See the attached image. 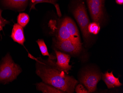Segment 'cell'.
<instances>
[{"mask_svg": "<svg viewBox=\"0 0 123 93\" xmlns=\"http://www.w3.org/2000/svg\"><path fill=\"white\" fill-rule=\"evenodd\" d=\"M34 59L36 61V73L43 82L65 93H74L78 81L57 68L55 56L50 55L47 60L41 57Z\"/></svg>", "mask_w": 123, "mask_h": 93, "instance_id": "1", "label": "cell"}, {"mask_svg": "<svg viewBox=\"0 0 123 93\" xmlns=\"http://www.w3.org/2000/svg\"><path fill=\"white\" fill-rule=\"evenodd\" d=\"M21 71L20 67L13 61L8 53L0 64V83L5 84L12 82L16 79Z\"/></svg>", "mask_w": 123, "mask_h": 93, "instance_id": "2", "label": "cell"}, {"mask_svg": "<svg viewBox=\"0 0 123 93\" xmlns=\"http://www.w3.org/2000/svg\"><path fill=\"white\" fill-rule=\"evenodd\" d=\"M56 33L57 39L71 40L77 43L82 44L76 25L74 21L69 17H65L61 21Z\"/></svg>", "mask_w": 123, "mask_h": 93, "instance_id": "3", "label": "cell"}, {"mask_svg": "<svg viewBox=\"0 0 123 93\" xmlns=\"http://www.w3.org/2000/svg\"><path fill=\"white\" fill-rule=\"evenodd\" d=\"M102 74L97 69L88 66L81 70L78 79L89 93H93L97 89V84L102 79Z\"/></svg>", "mask_w": 123, "mask_h": 93, "instance_id": "4", "label": "cell"}, {"mask_svg": "<svg viewBox=\"0 0 123 93\" xmlns=\"http://www.w3.org/2000/svg\"><path fill=\"white\" fill-rule=\"evenodd\" d=\"M73 13L80 28L85 45L88 46L91 37L88 29L90 21L83 3L78 4Z\"/></svg>", "mask_w": 123, "mask_h": 93, "instance_id": "5", "label": "cell"}, {"mask_svg": "<svg viewBox=\"0 0 123 93\" xmlns=\"http://www.w3.org/2000/svg\"><path fill=\"white\" fill-rule=\"evenodd\" d=\"M53 41L55 48L70 56H78L82 52V45L72 40H61L56 39H54Z\"/></svg>", "mask_w": 123, "mask_h": 93, "instance_id": "6", "label": "cell"}, {"mask_svg": "<svg viewBox=\"0 0 123 93\" xmlns=\"http://www.w3.org/2000/svg\"><path fill=\"white\" fill-rule=\"evenodd\" d=\"M91 17L94 22L100 25L104 17V0H86Z\"/></svg>", "mask_w": 123, "mask_h": 93, "instance_id": "7", "label": "cell"}, {"mask_svg": "<svg viewBox=\"0 0 123 93\" xmlns=\"http://www.w3.org/2000/svg\"><path fill=\"white\" fill-rule=\"evenodd\" d=\"M56 54V61L55 64L57 68L61 71L69 73V71L71 70L72 66L69 64L71 57L68 54L54 49Z\"/></svg>", "mask_w": 123, "mask_h": 93, "instance_id": "8", "label": "cell"}, {"mask_svg": "<svg viewBox=\"0 0 123 93\" xmlns=\"http://www.w3.org/2000/svg\"><path fill=\"white\" fill-rule=\"evenodd\" d=\"M3 6L8 9L19 11L25 10L29 0H0Z\"/></svg>", "mask_w": 123, "mask_h": 93, "instance_id": "9", "label": "cell"}, {"mask_svg": "<svg viewBox=\"0 0 123 93\" xmlns=\"http://www.w3.org/2000/svg\"><path fill=\"white\" fill-rule=\"evenodd\" d=\"M14 41L20 45H24L25 41L23 28L18 23H14L13 26L12 32L10 36Z\"/></svg>", "mask_w": 123, "mask_h": 93, "instance_id": "10", "label": "cell"}, {"mask_svg": "<svg viewBox=\"0 0 123 93\" xmlns=\"http://www.w3.org/2000/svg\"><path fill=\"white\" fill-rule=\"evenodd\" d=\"M102 78L108 89L119 87L122 85V84L119 81L118 78L115 77L112 71H111V72L107 71L104 74L102 73Z\"/></svg>", "mask_w": 123, "mask_h": 93, "instance_id": "11", "label": "cell"}, {"mask_svg": "<svg viewBox=\"0 0 123 93\" xmlns=\"http://www.w3.org/2000/svg\"><path fill=\"white\" fill-rule=\"evenodd\" d=\"M37 88L38 91L43 93H65L63 91L58 89L53 86L43 82L36 84Z\"/></svg>", "mask_w": 123, "mask_h": 93, "instance_id": "12", "label": "cell"}, {"mask_svg": "<svg viewBox=\"0 0 123 93\" xmlns=\"http://www.w3.org/2000/svg\"><path fill=\"white\" fill-rule=\"evenodd\" d=\"M57 0H30V10L32 9H36L35 5L38 3H51L54 5L56 8L57 14L59 17L61 16V13L60 11V8L58 5L56 3Z\"/></svg>", "mask_w": 123, "mask_h": 93, "instance_id": "13", "label": "cell"}, {"mask_svg": "<svg viewBox=\"0 0 123 93\" xmlns=\"http://www.w3.org/2000/svg\"><path fill=\"white\" fill-rule=\"evenodd\" d=\"M29 16L26 13H20L17 17L18 24L24 28L29 23Z\"/></svg>", "mask_w": 123, "mask_h": 93, "instance_id": "14", "label": "cell"}, {"mask_svg": "<svg viewBox=\"0 0 123 93\" xmlns=\"http://www.w3.org/2000/svg\"><path fill=\"white\" fill-rule=\"evenodd\" d=\"M37 43L38 44L41 52L43 55L44 56H48L50 57L47 47L46 45L45 42L43 39H39L36 41Z\"/></svg>", "mask_w": 123, "mask_h": 93, "instance_id": "15", "label": "cell"}, {"mask_svg": "<svg viewBox=\"0 0 123 93\" xmlns=\"http://www.w3.org/2000/svg\"><path fill=\"white\" fill-rule=\"evenodd\" d=\"M88 29L90 34L97 35L100 30V25L97 23L93 22L89 23Z\"/></svg>", "mask_w": 123, "mask_h": 93, "instance_id": "16", "label": "cell"}, {"mask_svg": "<svg viewBox=\"0 0 123 93\" xmlns=\"http://www.w3.org/2000/svg\"><path fill=\"white\" fill-rule=\"evenodd\" d=\"M74 91L76 93H89L87 89L81 83L77 85Z\"/></svg>", "mask_w": 123, "mask_h": 93, "instance_id": "17", "label": "cell"}, {"mask_svg": "<svg viewBox=\"0 0 123 93\" xmlns=\"http://www.w3.org/2000/svg\"><path fill=\"white\" fill-rule=\"evenodd\" d=\"M3 10L0 9V32L3 30V28L6 25L10 23V21L2 17Z\"/></svg>", "mask_w": 123, "mask_h": 93, "instance_id": "18", "label": "cell"}, {"mask_svg": "<svg viewBox=\"0 0 123 93\" xmlns=\"http://www.w3.org/2000/svg\"><path fill=\"white\" fill-rule=\"evenodd\" d=\"M116 2L117 4L122 5L123 3V0H116Z\"/></svg>", "mask_w": 123, "mask_h": 93, "instance_id": "19", "label": "cell"}]
</instances>
